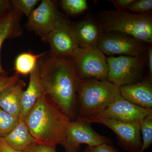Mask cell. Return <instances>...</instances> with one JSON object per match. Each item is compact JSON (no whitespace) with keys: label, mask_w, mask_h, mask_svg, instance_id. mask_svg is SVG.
Segmentation results:
<instances>
[{"label":"cell","mask_w":152,"mask_h":152,"mask_svg":"<svg viewBox=\"0 0 152 152\" xmlns=\"http://www.w3.org/2000/svg\"><path fill=\"white\" fill-rule=\"evenodd\" d=\"M147 63L149 72V77L152 79V48L151 45H149L147 50Z\"/></svg>","instance_id":"cell-29"},{"label":"cell","mask_w":152,"mask_h":152,"mask_svg":"<svg viewBox=\"0 0 152 152\" xmlns=\"http://www.w3.org/2000/svg\"><path fill=\"white\" fill-rule=\"evenodd\" d=\"M60 3L64 11L72 15L83 13L86 10L88 7L86 0H61Z\"/></svg>","instance_id":"cell-21"},{"label":"cell","mask_w":152,"mask_h":152,"mask_svg":"<svg viewBox=\"0 0 152 152\" xmlns=\"http://www.w3.org/2000/svg\"><path fill=\"white\" fill-rule=\"evenodd\" d=\"M84 118L78 117L71 123L62 146L66 152H81V145L96 146L104 144L112 145L110 139L95 132Z\"/></svg>","instance_id":"cell-8"},{"label":"cell","mask_w":152,"mask_h":152,"mask_svg":"<svg viewBox=\"0 0 152 152\" xmlns=\"http://www.w3.org/2000/svg\"><path fill=\"white\" fill-rule=\"evenodd\" d=\"M47 53L35 55L30 52H24L19 54L15 60L14 70L15 75H30L37 66L39 59Z\"/></svg>","instance_id":"cell-19"},{"label":"cell","mask_w":152,"mask_h":152,"mask_svg":"<svg viewBox=\"0 0 152 152\" xmlns=\"http://www.w3.org/2000/svg\"><path fill=\"white\" fill-rule=\"evenodd\" d=\"M83 152H119L112 145L104 144L96 146H87Z\"/></svg>","instance_id":"cell-26"},{"label":"cell","mask_w":152,"mask_h":152,"mask_svg":"<svg viewBox=\"0 0 152 152\" xmlns=\"http://www.w3.org/2000/svg\"><path fill=\"white\" fill-rule=\"evenodd\" d=\"M22 13L11 6L5 13L0 17V74L6 75L1 64V49L4 42L21 35L23 32L20 21Z\"/></svg>","instance_id":"cell-16"},{"label":"cell","mask_w":152,"mask_h":152,"mask_svg":"<svg viewBox=\"0 0 152 152\" xmlns=\"http://www.w3.org/2000/svg\"><path fill=\"white\" fill-rule=\"evenodd\" d=\"M29 75L28 86L22 94L20 113L19 118V120L24 121L29 112L45 93L40 77L38 64Z\"/></svg>","instance_id":"cell-15"},{"label":"cell","mask_w":152,"mask_h":152,"mask_svg":"<svg viewBox=\"0 0 152 152\" xmlns=\"http://www.w3.org/2000/svg\"><path fill=\"white\" fill-rule=\"evenodd\" d=\"M140 129L142 135L140 152H144L152 144V114L147 116L141 122Z\"/></svg>","instance_id":"cell-22"},{"label":"cell","mask_w":152,"mask_h":152,"mask_svg":"<svg viewBox=\"0 0 152 152\" xmlns=\"http://www.w3.org/2000/svg\"><path fill=\"white\" fill-rule=\"evenodd\" d=\"M148 45L124 33L110 31L104 33L97 47L109 57L115 55L137 56L146 52Z\"/></svg>","instance_id":"cell-7"},{"label":"cell","mask_w":152,"mask_h":152,"mask_svg":"<svg viewBox=\"0 0 152 152\" xmlns=\"http://www.w3.org/2000/svg\"><path fill=\"white\" fill-rule=\"evenodd\" d=\"M18 122V117L8 113L0 107V137H4L10 132Z\"/></svg>","instance_id":"cell-20"},{"label":"cell","mask_w":152,"mask_h":152,"mask_svg":"<svg viewBox=\"0 0 152 152\" xmlns=\"http://www.w3.org/2000/svg\"><path fill=\"white\" fill-rule=\"evenodd\" d=\"M26 83L20 80L0 94V107L12 115L20 116L21 100Z\"/></svg>","instance_id":"cell-17"},{"label":"cell","mask_w":152,"mask_h":152,"mask_svg":"<svg viewBox=\"0 0 152 152\" xmlns=\"http://www.w3.org/2000/svg\"><path fill=\"white\" fill-rule=\"evenodd\" d=\"M39 1L38 0H12L11 6L28 18Z\"/></svg>","instance_id":"cell-23"},{"label":"cell","mask_w":152,"mask_h":152,"mask_svg":"<svg viewBox=\"0 0 152 152\" xmlns=\"http://www.w3.org/2000/svg\"><path fill=\"white\" fill-rule=\"evenodd\" d=\"M10 1L0 0V17L5 13L11 7Z\"/></svg>","instance_id":"cell-31"},{"label":"cell","mask_w":152,"mask_h":152,"mask_svg":"<svg viewBox=\"0 0 152 152\" xmlns=\"http://www.w3.org/2000/svg\"><path fill=\"white\" fill-rule=\"evenodd\" d=\"M3 138L12 148L23 152L36 143L25 121L19 120L13 129Z\"/></svg>","instance_id":"cell-18"},{"label":"cell","mask_w":152,"mask_h":152,"mask_svg":"<svg viewBox=\"0 0 152 152\" xmlns=\"http://www.w3.org/2000/svg\"><path fill=\"white\" fill-rule=\"evenodd\" d=\"M44 93L72 121L78 117L77 93L80 79L71 58L48 53L38 62Z\"/></svg>","instance_id":"cell-1"},{"label":"cell","mask_w":152,"mask_h":152,"mask_svg":"<svg viewBox=\"0 0 152 152\" xmlns=\"http://www.w3.org/2000/svg\"><path fill=\"white\" fill-rule=\"evenodd\" d=\"M74 36L79 48L97 47L105 33L95 16L88 14L79 21L72 23Z\"/></svg>","instance_id":"cell-13"},{"label":"cell","mask_w":152,"mask_h":152,"mask_svg":"<svg viewBox=\"0 0 152 152\" xmlns=\"http://www.w3.org/2000/svg\"><path fill=\"white\" fill-rule=\"evenodd\" d=\"M105 32H118L151 44L152 16L151 12L132 14L117 10H102L95 16Z\"/></svg>","instance_id":"cell-4"},{"label":"cell","mask_w":152,"mask_h":152,"mask_svg":"<svg viewBox=\"0 0 152 152\" xmlns=\"http://www.w3.org/2000/svg\"><path fill=\"white\" fill-rule=\"evenodd\" d=\"M143 54L107 58L109 69L107 81L119 87L141 81L143 79L146 63Z\"/></svg>","instance_id":"cell-5"},{"label":"cell","mask_w":152,"mask_h":152,"mask_svg":"<svg viewBox=\"0 0 152 152\" xmlns=\"http://www.w3.org/2000/svg\"><path fill=\"white\" fill-rule=\"evenodd\" d=\"M20 79V76L18 75H15L9 77L7 74H0V94L7 88L15 83Z\"/></svg>","instance_id":"cell-25"},{"label":"cell","mask_w":152,"mask_h":152,"mask_svg":"<svg viewBox=\"0 0 152 152\" xmlns=\"http://www.w3.org/2000/svg\"><path fill=\"white\" fill-rule=\"evenodd\" d=\"M134 0H112L110 1L116 9V10L126 12Z\"/></svg>","instance_id":"cell-28"},{"label":"cell","mask_w":152,"mask_h":152,"mask_svg":"<svg viewBox=\"0 0 152 152\" xmlns=\"http://www.w3.org/2000/svg\"><path fill=\"white\" fill-rule=\"evenodd\" d=\"M64 18L54 1L42 0L28 18L26 27L34 32L43 41Z\"/></svg>","instance_id":"cell-10"},{"label":"cell","mask_w":152,"mask_h":152,"mask_svg":"<svg viewBox=\"0 0 152 152\" xmlns=\"http://www.w3.org/2000/svg\"><path fill=\"white\" fill-rule=\"evenodd\" d=\"M23 152H57L56 147L35 143L28 148Z\"/></svg>","instance_id":"cell-27"},{"label":"cell","mask_w":152,"mask_h":152,"mask_svg":"<svg viewBox=\"0 0 152 152\" xmlns=\"http://www.w3.org/2000/svg\"><path fill=\"white\" fill-rule=\"evenodd\" d=\"M152 114V109L141 107L120 95L106 109L96 116L126 123H139Z\"/></svg>","instance_id":"cell-12"},{"label":"cell","mask_w":152,"mask_h":152,"mask_svg":"<svg viewBox=\"0 0 152 152\" xmlns=\"http://www.w3.org/2000/svg\"><path fill=\"white\" fill-rule=\"evenodd\" d=\"M120 95L119 87L108 81L80 79L77 93L78 117L97 115Z\"/></svg>","instance_id":"cell-3"},{"label":"cell","mask_w":152,"mask_h":152,"mask_svg":"<svg viewBox=\"0 0 152 152\" xmlns=\"http://www.w3.org/2000/svg\"><path fill=\"white\" fill-rule=\"evenodd\" d=\"M119 90L121 96L132 103L152 109V82L149 77L133 84L119 87Z\"/></svg>","instance_id":"cell-14"},{"label":"cell","mask_w":152,"mask_h":152,"mask_svg":"<svg viewBox=\"0 0 152 152\" xmlns=\"http://www.w3.org/2000/svg\"><path fill=\"white\" fill-rule=\"evenodd\" d=\"M72 121L45 93L28 113L25 123L36 143L62 146Z\"/></svg>","instance_id":"cell-2"},{"label":"cell","mask_w":152,"mask_h":152,"mask_svg":"<svg viewBox=\"0 0 152 152\" xmlns=\"http://www.w3.org/2000/svg\"><path fill=\"white\" fill-rule=\"evenodd\" d=\"M43 42L48 43L50 54L71 58L79 47L74 36L72 23L64 17L49 33Z\"/></svg>","instance_id":"cell-11"},{"label":"cell","mask_w":152,"mask_h":152,"mask_svg":"<svg viewBox=\"0 0 152 152\" xmlns=\"http://www.w3.org/2000/svg\"><path fill=\"white\" fill-rule=\"evenodd\" d=\"M90 123L106 126L115 134L119 145L129 152H140L142 147L140 124L126 123L110 119L99 116L86 119Z\"/></svg>","instance_id":"cell-9"},{"label":"cell","mask_w":152,"mask_h":152,"mask_svg":"<svg viewBox=\"0 0 152 152\" xmlns=\"http://www.w3.org/2000/svg\"><path fill=\"white\" fill-rule=\"evenodd\" d=\"M0 152H23L21 151H17L9 146L4 140L2 137H0Z\"/></svg>","instance_id":"cell-30"},{"label":"cell","mask_w":152,"mask_h":152,"mask_svg":"<svg viewBox=\"0 0 152 152\" xmlns=\"http://www.w3.org/2000/svg\"><path fill=\"white\" fill-rule=\"evenodd\" d=\"M71 58L81 80H107V57L98 47L79 48Z\"/></svg>","instance_id":"cell-6"},{"label":"cell","mask_w":152,"mask_h":152,"mask_svg":"<svg viewBox=\"0 0 152 152\" xmlns=\"http://www.w3.org/2000/svg\"><path fill=\"white\" fill-rule=\"evenodd\" d=\"M128 10L138 14L149 12L152 10V0H134Z\"/></svg>","instance_id":"cell-24"}]
</instances>
